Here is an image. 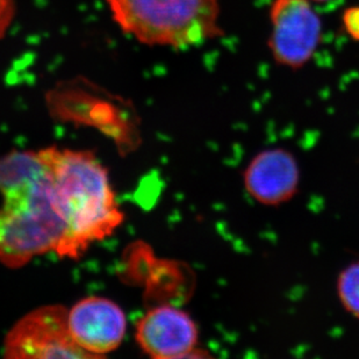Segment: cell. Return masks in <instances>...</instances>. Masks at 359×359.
<instances>
[{
	"mask_svg": "<svg viewBox=\"0 0 359 359\" xmlns=\"http://www.w3.org/2000/svg\"><path fill=\"white\" fill-rule=\"evenodd\" d=\"M67 226L58 210L49 176L4 194L0 210V263L22 268L33 258L56 251Z\"/></svg>",
	"mask_w": 359,
	"mask_h": 359,
	"instance_id": "3957f363",
	"label": "cell"
},
{
	"mask_svg": "<svg viewBox=\"0 0 359 359\" xmlns=\"http://www.w3.org/2000/svg\"><path fill=\"white\" fill-rule=\"evenodd\" d=\"M269 48L278 65L300 69L319 47L322 22L309 0H275Z\"/></svg>",
	"mask_w": 359,
	"mask_h": 359,
	"instance_id": "5b68a950",
	"label": "cell"
},
{
	"mask_svg": "<svg viewBox=\"0 0 359 359\" xmlns=\"http://www.w3.org/2000/svg\"><path fill=\"white\" fill-rule=\"evenodd\" d=\"M67 231L56 254L77 259L123 222L109 172L95 154L49 147L39 151Z\"/></svg>",
	"mask_w": 359,
	"mask_h": 359,
	"instance_id": "6da1fadb",
	"label": "cell"
},
{
	"mask_svg": "<svg viewBox=\"0 0 359 359\" xmlns=\"http://www.w3.org/2000/svg\"><path fill=\"white\" fill-rule=\"evenodd\" d=\"M126 34L157 47L187 48L222 34L219 0H107Z\"/></svg>",
	"mask_w": 359,
	"mask_h": 359,
	"instance_id": "7a4b0ae2",
	"label": "cell"
},
{
	"mask_svg": "<svg viewBox=\"0 0 359 359\" xmlns=\"http://www.w3.org/2000/svg\"><path fill=\"white\" fill-rule=\"evenodd\" d=\"M68 309L62 305L41 306L22 316L7 332L4 356L25 358H93L72 339Z\"/></svg>",
	"mask_w": 359,
	"mask_h": 359,
	"instance_id": "277c9868",
	"label": "cell"
},
{
	"mask_svg": "<svg viewBox=\"0 0 359 359\" xmlns=\"http://www.w3.org/2000/svg\"><path fill=\"white\" fill-rule=\"evenodd\" d=\"M336 291L343 309L359 319V261L343 269L336 283Z\"/></svg>",
	"mask_w": 359,
	"mask_h": 359,
	"instance_id": "30bf717a",
	"label": "cell"
},
{
	"mask_svg": "<svg viewBox=\"0 0 359 359\" xmlns=\"http://www.w3.org/2000/svg\"><path fill=\"white\" fill-rule=\"evenodd\" d=\"M14 0H0V40L6 35L14 17H15Z\"/></svg>",
	"mask_w": 359,
	"mask_h": 359,
	"instance_id": "8fae6325",
	"label": "cell"
},
{
	"mask_svg": "<svg viewBox=\"0 0 359 359\" xmlns=\"http://www.w3.org/2000/svg\"><path fill=\"white\" fill-rule=\"evenodd\" d=\"M343 26L346 33L359 41V6H353L343 13Z\"/></svg>",
	"mask_w": 359,
	"mask_h": 359,
	"instance_id": "7c38bea8",
	"label": "cell"
},
{
	"mask_svg": "<svg viewBox=\"0 0 359 359\" xmlns=\"http://www.w3.org/2000/svg\"><path fill=\"white\" fill-rule=\"evenodd\" d=\"M244 189L263 206L277 207L293 199L300 185V168L293 154L270 148L255 155L244 169Z\"/></svg>",
	"mask_w": 359,
	"mask_h": 359,
	"instance_id": "ba28073f",
	"label": "cell"
},
{
	"mask_svg": "<svg viewBox=\"0 0 359 359\" xmlns=\"http://www.w3.org/2000/svg\"><path fill=\"white\" fill-rule=\"evenodd\" d=\"M47 175L39 151H14L0 158V192L4 196Z\"/></svg>",
	"mask_w": 359,
	"mask_h": 359,
	"instance_id": "9c48e42d",
	"label": "cell"
},
{
	"mask_svg": "<svg viewBox=\"0 0 359 359\" xmlns=\"http://www.w3.org/2000/svg\"><path fill=\"white\" fill-rule=\"evenodd\" d=\"M309 1H316V3H325V1H329V0H309Z\"/></svg>",
	"mask_w": 359,
	"mask_h": 359,
	"instance_id": "4fadbf2b",
	"label": "cell"
},
{
	"mask_svg": "<svg viewBox=\"0 0 359 359\" xmlns=\"http://www.w3.org/2000/svg\"><path fill=\"white\" fill-rule=\"evenodd\" d=\"M69 330L77 346L93 358L119 348L127 320L116 302L102 297L81 299L68 313Z\"/></svg>",
	"mask_w": 359,
	"mask_h": 359,
	"instance_id": "8992f818",
	"label": "cell"
},
{
	"mask_svg": "<svg viewBox=\"0 0 359 359\" xmlns=\"http://www.w3.org/2000/svg\"><path fill=\"white\" fill-rule=\"evenodd\" d=\"M198 327L187 312L173 306L150 309L136 325L143 353L155 359L197 357Z\"/></svg>",
	"mask_w": 359,
	"mask_h": 359,
	"instance_id": "52a82bcc",
	"label": "cell"
}]
</instances>
